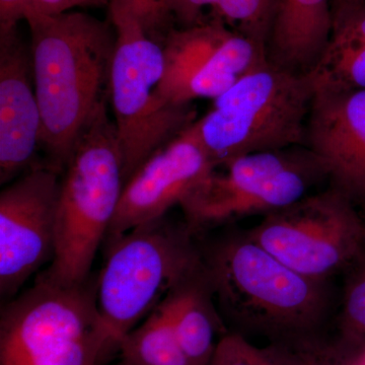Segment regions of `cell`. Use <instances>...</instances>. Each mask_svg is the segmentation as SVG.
<instances>
[{"mask_svg": "<svg viewBox=\"0 0 365 365\" xmlns=\"http://www.w3.org/2000/svg\"><path fill=\"white\" fill-rule=\"evenodd\" d=\"M26 21L42 117L41 146L49 165L64 170L91 117L109 100L116 32L111 21L81 11L35 14Z\"/></svg>", "mask_w": 365, "mask_h": 365, "instance_id": "6da1fadb", "label": "cell"}, {"mask_svg": "<svg viewBox=\"0 0 365 365\" xmlns=\"http://www.w3.org/2000/svg\"><path fill=\"white\" fill-rule=\"evenodd\" d=\"M204 273L232 333L290 345L319 337L330 309L328 281L307 277L276 259L247 232L202 252Z\"/></svg>", "mask_w": 365, "mask_h": 365, "instance_id": "7a4b0ae2", "label": "cell"}, {"mask_svg": "<svg viewBox=\"0 0 365 365\" xmlns=\"http://www.w3.org/2000/svg\"><path fill=\"white\" fill-rule=\"evenodd\" d=\"M108 101L79 136L60 181L54 254L40 276L64 287L90 279L123 191V162Z\"/></svg>", "mask_w": 365, "mask_h": 365, "instance_id": "3957f363", "label": "cell"}, {"mask_svg": "<svg viewBox=\"0 0 365 365\" xmlns=\"http://www.w3.org/2000/svg\"><path fill=\"white\" fill-rule=\"evenodd\" d=\"M314 91L312 72L266 61L213 100L190 128L215 165L250 153L306 146Z\"/></svg>", "mask_w": 365, "mask_h": 365, "instance_id": "277c9868", "label": "cell"}, {"mask_svg": "<svg viewBox=\"0 0 365 365\" xmlns=\"http://www.w3.org/2000/svg\"><path fill=\"white\" fill-rule=\"evenodd\" d=\"M119 346L101 318L96 284L39 277L0 316V365H103Z\"/></svg>", "mask_w": 365, "mask_h": 365, "instance_id": "5b68a950", "label": "cell"}, {"mask_svg": "<svg viewBox=\"0 0 365 365\" xmlns=\"http://www.w3.org/2000/svg\"><path fill=\"white\" fill-rule=\"evenodd\" d=\"M116 44L110 71L109 100L123 162L124 184L153 153L194 123L191 104L165 97V52L127 9L110 0Z\"/></svg>", "mask_w": 365, "mask_h": 365, "instance_id": "8992f818", "label": "cell"}, {"mask_svg": "<svg viewBox=\"0 0 365 365\" xmlns=\"http://www.w3.org/2000/svg\"><path fill=\"white\" fill-rule=\"evenodd\" d=\"M192 234L188 225L177 227L163 217L107 242L96 295L101 318L118 346L174 290L203 270L202 252Z\"/></svg>", "mask_w": 365, "mask_h": 365, "instance_id": "52a82bcc", "label": "cell"}, {"mask_svg": "<svg viewBox=\"0 0 365 365\" xmlns=\"http://www.w3.org/2000/svg\"><path fill=\"white\" fill-rule=\"evenodd\" d=\"M326 175L307 148L261 151L216 165L181 204L192 232L268 215L309 195Z\"/></svg>", "mask_w": 365, "mask_h": 365, "instance_id": "ba28073f", "label": "cell"}, {"mask_svg": "<svg viewBox=\"0 0 365 365\" xmlns=\"http://www.w3.org/2000/svg\"><path fill=\"white\" fill-rule=\"evenodd\" d=\"M247 235L287 267L319 281L351 267L365 252L361 213L332 187L266 215Z\"/></svg>", "mask_w": 365, "mask_h": 365, "instance_id": "9c48e42d", "label": "cell"}, {"mask_svg": "<svg viewBox=\"0 0 365 365\" xmlns=\"http://www.w3.org/2000/svg\"><path fill=\"white\" fill-rule=\"evenodd\" d=\"M163 46V91L177 105L191 104L196 98L215 100L268 61L265 45L218 20L172 29Z\"/></svg>", "mask_w": 365, "mask_h": 365, "instance_id": "30bf717a", "label": "cell"}, {"mask_svg": "<svg viewBox=\"0 0 365 365\" xmlns=\"http://www.w3.org/2000/svg\"><path fill=\"white\" fill-rule=\"evenodd\" d=\"M59 170L35 165L0 194V292L11 297L54 254Z\"/></svg>", "mask_w": 365, "mask_h": 365, "instance_id": "8fae6325", "label": "cell"}, {"mask_svg": "<svg viewBox=\"0 0 365 365\" xmlns=\"http://www.w3.org/2000/svg\"><path fill=\"white\" fill-rule=\"evenodd\" d=\"M216 165L188 127L155 151L124 184L107 242L165 217L180 205Z\"/></svg>", "mask_w": 365, "mask_h": 365, "instance_id": "7c38bea8", "label": "cell"}, {"mask_svg": "<svg viewBox=\"0 0 365 365\" xmlns=\"http://www.w3.org/2000/svg\"><path fill=\"white\" fill-rule=\"evenodd\" d=\"M306 146L330 187L356 205L365 203V90L316 86Z\"/></svg>", "mask_w": 365, "mask_h": 365, "instance_id": "4fadbf2b", "label": "cell"}, {"mask_svg": "<svg viewBox=\"0 0 365 365\" xmlns=\"http://www.w3.org/2000/svg\"><path fill=\"white\" fill-rule=\"evenodd\" d=\"M32 57L18 29L0 34V182L31 169L41 146L42 117L32 83Z\"/></svg>", "mask_w": 365, "mask_h": 365, "instance_id": "5bb4252c", "label": "cell"}, {"mask_svg": "<svg viewBox=\"0 0 365 365\" xmlns=\"http://www.w3.org/2000/svg\"><path fill=\"white\" fill-rule=\"evenodd\" d=\"M332 26L331 0H277L266 46L268 61L309 73L325 51Z\"/></svg>", "mask_w": 365, "mask_h": 365, "instance_id": "9a60e30c", "label": "cell"}, {"mask_svg": "<svg viewBox=\"0 0 365 365\" xmlns=\"http://www.w3.org/2000/svg\"><path fill=\"white\" fill-rule=\"evenodd\" d=\"M180 345L193 365H210L227 334L203 270L182 283L163 302Z\"/></svg>", "mask_w": 365, "mask_h": 365, "instance_id": "2e32d148", "label": "cell"}, {"mask_svg": "<svg viewBox=\"0 0 365 365\" xmlns=\"http://www.w3.org/2000/svg\"><path fill=\"white\" fill-rule=\"evenodd\" d=\"M312 74L314 86L365 90V0L333 14L330 39Z\"/></svg>", "mask_w": 365, "mask_h": 365, "instance_id": "e0dca14e", "label": "cell"}, {"mask_svg": "<svg viewBox=\"0 0 365 365\" xmlns=\"http://www.w3.org/2000/svg\"><path fill=\"white\" fill-rule=\"evenodd\" d=\"M277 0H168L173 18L189 28L202 24L210 9L212 20L222 21L237 32L267 46Z\"/></svg>", "mask_w": 365, "mask_h": 365, "instance_id": "ac0fdd59", "label": "cell"}, {"mask_svg": "<svg viewBox=\"0 0 365 365\" xmlns=\"http://www.w3.org/2000/svg\"><path fill=\"white\" fill-rule=\"evenodd\" d=\"M127 365H193L180 345L163 304H160L119 343Z\"/></svg>", "mask_w": 365, "mask_h": 365, "instance_id": "d6986e66", "label": "cell"}, {"mask_svg": "<svg viewBox=\"0 0 365 365\" xmlns=\"http://www.w3.org/2000/svg\"><path fill=\"white\" fill-rule=\"evenodd\" d=\"M339 318L340 339L365 342V252L350 267Z\"/></svg>", "mask_w": 365, "mask_h": 365, "instance_id": "ffe728a7", "label": "cell"}, {"mask_svg": "<svg viewBox=\"0 0 365 365\" xmlns=\"http://www.w3.org/2000/svg\"><path fill=\"white\" fill-rule=\"evenodd\" d=\"M210 365H287L269 345L258 348L240 334L228 332L220 339Z\"/></svg>", "mask_w": 365, "mask_h": 365, "instance_id": "44dd1931", "label": "cell"}, {"mask_svg": "<svg viewBox=\"0 0 365 365\" xmlns=\"http://www.w3.org/2000/svg\"><path fill=\"white\" fill-rule=\"evenodd\" d=\"M287 365H345L337 344L319 337L290 345H272Z\"/></svg>", "mask_w": 365, "mask_h": 365, "instance_id": "7402d4cb", "label": "cell"}, {"mask_svg": "<svg viewBox=\"0 0 365 365\" xmlns=\"http://www.w3.org/2000/svg\"><path fill=\"white\" fill-rule=\"evenodd\" d=\"M124 7L138 21L146 33L155 41L163 43L172 29L173 16L168 0H112Z\"/></svg>", "mask_w": 365, "mask_h": 365, "instance_id": "603a6c76", "label": "cell"}, {"mask_svg": "<svg viewBox=\"0 0 365 365\" xmlns=\"http://www.w3.org/2000/svg\"><path fill=\"white\" fill-rule=\"evenodd\" d=\"M37 14L36 0H0V34L18 29L19 21Z\"/></svg>", "mask_w": 365, "mask_h": 365, "instance_id": "cb8c5ba5", "label": "cell"}, {"mask_svg": "<svg viewBox=\"0 0 365 365\" xmlns=\"http://www.w3.org/2000/svg\"><path fill=\"white\" fill-rule=\"evenodd\" d=\"M37 14H59L74 7L109 6L110 0H36Z\"/></svg>", "mask_w": 365, "mask_h": 365, "instance_id": "d4e9b609", "label": "cell"}, {"mask_svg": "<svg viewBox=\"0 0 365 365\" xmlns=\"http://www.w3.org/2000/svg\"><path fill=\"white\" fill-rule=\"evenodd\" d=\"M336 344L345 365H365V342L349 343L339 339Z\"/></svg>", "mask_w": 365, "mask_h": 365, "instance_id": "484cf974", "label": "cell"}, {"mask_svg": "<svg viewBox=\"0 0 365 365\" xmlns=\"http://www.w3.org/2000/svg\"><path fill=\"white\" fill-rule=\"evenodd\" d=\"M331 1H332L333 14H336L349 7L359 6L364 0H331Z\"/></svg>", "mask_w": 365, "mask_h": 365, "instance_id": "4316f807", "label": "cell"}, {"mask_svg": "<svg viewBox=\"0 0 365 365\" xmlns=\"http://www.w3.org/2000/svg\"><path fill=\"white\" fill-rule=\"evenodd\" d=\"M360 208H361V216L362 218H364V232H365V203L362 204V205H360Z\"/></svg>", "mask_w": 365, "mask_h": 365, "instance_id": "83f0119b", "label": "cell"}, {"mask_svg": "<svg viewBox=\"0 0 365 365\" xmlns=\"http://www.w3.org/2000/svg\"><path fill=\"white\" fill-rule=\"evenodd\" d=\"M118 365H127V364H124V362H122V361H121V362H120V364H118Z\"/></svg>", "mask_w": 365, "mask_h": 365, "instance_id": "f1b7e54d", "label": "cell"}]
</instances>
